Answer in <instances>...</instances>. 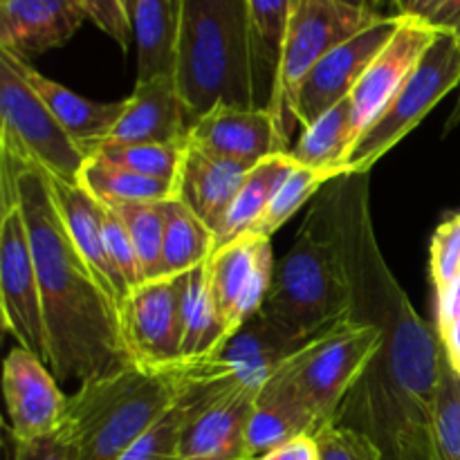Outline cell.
Instances as JSON below:
<instances>
[{"label":"cell","mask_w":460,"mask_h":460,"mask_svg":"<svg viewBox=\"0 0 460 460\" xmlns=\"http://www.w3.org/2000/svg\"><path fill=\"white\" fill-rule=\"evenodd\" d=\"M368 173H346L317 193L313 214L340 250L353 292V322L380 331V346L331 425L367 436L385 460H438L434 400L443 341L391 272L373 227Z\"/></svg>","instance_id":"6da1fadb"},{"label":"cell","mask_w":460,"mask_h":460,"mask_svg":"<svg viewBox=\"0 0 460 460\" xmlns=\"http://www.w3.org/2000/svg\"><path fill=\"white\" fill-rule=\"evenodd\" d=\"M0 171L16 184L30 234L54 377L85 385L133 367L121 335L119 308L72 245L45 171L7 146H0Z\"/></svg>","instance_id":"7a4b0ae2"},{"label":"cell","mask_w":460,"mask_h":460,"mask_svg":"<svg viewBox=\"0 0 460 460\" xmlns=\"http://www.w3.org/2000/svg\"><path fill=\"white\" fill-rule=\"evenodd\" d=\"M261 75L247 0H182L175 88L189 128L218 106L259 108Z\"/></svg>","instance_id":"3957f363"},{"label":"cell","mask_w":460,"mask_h":460,"mask_svg":"<svg viewBox=\"0 0 460 460\" xmlns=\"http://www.w3.org/2000/svg\"><path fill=\"white\" fill-rule=\"evenodd\" d=\"M187 382V364L169 368L128 367L97 377L67 398L63 429L79 460H119L169 411Z\"/></svg>","instance_id":"277c9868"},{"label":"cell","mask_w":460,"mask_h":460,"mask_svg":"<svg viewBox=\"0 0 460 460\" xmlns=\"http://www.w3.org/2000/svg\"><path fill=\"white\" fill-rule=\"evenodd\" d=\"M353 292L331 234L310 211L286 256L274 263L261 317L288 337L317 341L350 322Z\"/></svg>","instance_id":"5b68a950"},{"label":"cell","mask_w":460,"mask_h":460,"mask_svg":"<svg viewBox=\"0 0 460 460\" xmlns=\"http://www.w3.org/2000/svg\"><path fill=\"white\" fill-rule=\"evenodd\" d=\"M187 364V416L178 460H252L247 429L256 391L243 386L216 359Z\"/></svg>","instance_id":"8992f818"},{"label":"cell","mask_w":460,"mask_h":460,"mask_svg":"<svg viewBox=\"0 0 460 460\" xmlns=\"http://www.w3.org/2000/svg\"><path fill=\"white\" fill-rule=\"evenodd\" d=\"M458 85L460 39L452 31H438L389 106L355 139L341 162L340 175L368 173Z\"/></svg>","instance_id":"52a82bcc"},{"label":"cell","mask_w":460,"mask_h":460,"mask_svg":"<svg viewBox=\"0 0 460 460\" xmlns=\"http://www.w3.org/2000/svg\"><path fill=\"white\" fill-rule=\"evenodd\" d=\"M377 346V326L350 319L299 350L270 380L290 391L313 413L322 431L332 422L341 400L362 376Z\"/></svg>","instance_id":"ba28073f"},{"label":"cell","mask_w":460,"mask_h":460,"mask_svg":"<svg viewBox=\"0 0 460 460\" xmlns=\"http://www.w3.org/2000/svg\"><path fill=\"white\" fill-rule=\"evenodd\" d=\"M377 18H382L380 13L359 12L335 0H292L281 61L270 90V102L265 106L272 112L279 130L288 142H290L292 126L296 124V94L310 70L331 49L367 30Z\"/></svg>","instance_id":"9c48e42d"},{"label":"cell","mask_w":460,"mask_h":460,"mask_svg":"<svg viewBox=\"0 0 460 460\" xmlns=\"http://www.w3.org/2000/svg\"><path fill=\"white\" fill-rule=\"evenodd\" d=\"M0 308L3 326L18 346L49 364L48 331L39 274L31 254L25 216L16 198V184L0 171Z\"/></svg>","instance_id":"30bf717a"},{"label":"cell","mask_w":460,"mask_h":460,"mask_svg":"<svg viewBox=\"0 0 460 460\" xmlns=\"http://www.w3.org/2000/svg\"><path fill=\"white\" fill-rule=\"evenodd\" d=\"M0 146L16 151L49 175L79 182L88 153L66 133L43 99L0 54Z\"/></svg>","instance_id":"8fae6325"},{"label":"cell","mask_w":460,"mask_h":460,"mask_svg":"<svg viewBox=\"0 0 460 460\" xmlns=\"http://www.w3.org/2000/svg\"><path fill=\"white\" fill-rule=\"evenodd\" d=\"M187 272L133 288L119 305L121 335L135 367L169 368L182 362V290Z\"/></svg>","instance_id":"7c38bea8"},{"label":"cell","mask_w":460,"mask_h":460,"mask_svg":"<svg viewBox=\"0 0 460 460\" xmlns=\"http://www.w3.org/2000/svg\"><path fill=\"white\" fill-rule=\"evenodd\" d=\"M272 238L245 234L218 247L207 261L214 304L229 335L261 313L272 286Z\"/></svg>","instance_id":"4fadbf2b"},{"label":"cell","mask_w":460,"mask_h":460,"mask_svg":"<svg viewBox=\"0 0 460 460\" xmlns=\"http://www.w3.org/2000/svg\"><path fill=\"white\" fill-rule=\"evenodd\" d=\"M400 22H402V16H395V13L377 18L367 30L331 49L310 70V75L301 84L295 103V119L301 128L317 121L323 112L353 94L358 81L362 79L373 58L394 39Z\"/></svg>","instance_id":"5bb4252c"},{"label":"cell","mask_w":460,"mask_h":460,"mask_svg":"<svg viewBox=\"0 0 460 460\" xmlns=\"http://www.w3.org/2000/svg\"><path fill=\"white\" fill-rule=\"evenodd\" d=\"M54 373L34 353L16 346L4 359L3 389L12 422L13 443L43 438L61 429L67 398L61 394Z\"/></svg>","instance_id":"9a60e30c"},{"label":"cell","mask_w":460,"mask_h":460,"mask_svg":"<svg viewBox=\"0 0 460 460\" xmlns=\"http://www.w3.org/2000/svg\"><path fill=\"white\" fill-rule=\"evenodd\" d=\"M184 144L250 166L292 148L268 108L232 106H218L202 115L189 128Z\"/></svg>","instance_id":"2e32d148"},{"label":"cell","mask_w":460,"mask_h":460,"mask_svg":"<svg viewBox=\"0 0 460 460\" xmlns=\"http://www.w3.org/2000/svg\"><path fill=\"white\" fill-rule=\"evenodd\" d=\"M438 31L416 18H404L394 39L385 45L380 54L362 75L350 94L353 103V144L373 121L380 117L395 97L413 67L422 58L425 49L434 43Z\"/></svg>","instance_id":"e0dca14e"},{"label":"cell","mask_w":460,"mask_h":460,"mask_svg":"<svg viewBox=\"0 0 460 460\" xmlns=\"http://www.w3.org/2000/svg\"><path fill=\"white\" fill-rule=\"evenodd\" d=\"M48 175L52 202L57 207L58 216H61V223L66 227L67 236H70L72 245L76 247L81 259L93 270L99 286L106 290V295L119 308L126 296L130 295V288L126 286L124 277L119 274L117 265L112 263L111 254L106 250L102 202L81 182H67V180L57 178V175Z\"/></svg>","instance_id":"ac0fdd59"},{"label":"cell","mask_w":460,"mask_h":460,"mask_svg":"<svg viewBox=\"0 0 460 460\" xmlns=\"http://www.w3.org/2000/svg\"><path fill=\"white\" fill-rule=\"evenodd\" d=\"M85 18L81 0H0V49L30 61L66 45Z\"/></svg>","instance_id":"d6986e66"},{"label":"cell","mask_w":460,"mask_h":460,"mask_svg":"<svg viewBox=\"0 0 460 460\" xmlns=\"http://www.w3.org/2000/svg\"><path fill=\"white\" fill-rule=\"evenodd\" d=\"M187 133V112L175 88V79L160 76V79L135 84L133 94L124 99V111L119 119L99 146L103 144H184Z\"/></svg>","instance_id":"ffe728a7"},{"label":"cell","mask_w":460,"mask_h":460,"mask_svg":"<svg viewBox=\"0 0 460 460\" xmlns=\"http://www.w3.org/2000/svg\"><path fill=\"white\" fill-rule=\"evenodd\" d=\"M252 169L254 166L225 160L184 144L182 162L175 178V200L182 202L216 234Z\"/></svg>","instance_id":"44dd1931"},{"label":"cell","mask_w":460,"mask_h":460,"mask_svg":"<svg viewBox=\"0 0 460 460\" xmlns=\"http://www.w3.org/2000/svg\"><path fill=\"white\" fill-rule=\"evenodd\" d=\"M0 54H3L4 58H9V63L21 72V76L30 84V88L43 99V103L49 108V112L57 117L58 124L66 128V133L70 135L88 155H93L94 148L108 137L112 126L119 119L121 111H124V102L102 103L93 102V99H85L81 97V94L72 93L66 85L57 84V81L40 75L39 70H34V67L30 66V61H22V58L4 52V49H0Z\"/></svg>","instance_id":"7402d4cb"},{"label":"cell","mask_w":460,"mask_h":460,"mask_svg":"<svg viewBox=\"0 0 460 460\" xmlns=\"http://www.w3.org/2000/svg\"><path fill=\"white\" fill-rule=\"evenodd\" d=\"M313 341L295 340L277 331L261 314H254L227 340L211 359L223 364L243 386L259 394L261 386L299 350ZM209 359V358H207Z\"/></svg>","instance_id":"603a6c76"},{"label":"cell","mask_w":460,"mask_h":460,"mask_svg":"<svg viewBox=\"0 0 460 460\" xmlns=\"http://www.w3.org/2000/svg\"><path fill=\"white\" fill-rule=\"evenodd\" d=\"M182 0H133V39L137 45V84L175 79Z\"/></svg>","instance_id":"cb8c5ba5"},{"label":"cell","mask_w":460,"mask_h":460,"mask_svg":"<svg viewBox=\"0 0 460 460\" xmlns=\"http://www.w3.org/2000/svg\"><path fill=\"white\" fill-rule=\"evenodd\" d=\"M319 425L313 413L283 386L268 380L256 394L254 411L247 429L250 458H261L283 447L299 436H317Z\"/></svg>","instance_id":"d4e9b609"},{"label":"cell","mask_w":460,"mask_h":460,"mask_svg":"<svg viewBox=\"0 0 460 460\" xmlns=\"http://www.w3.org/2000/svg\"><path fill=\"white\" fill-rule=\"evenodd\" d=\"M296 166L299 164L292 160L290 153H279V155L259 162L247 173L245 182L241 184L236 198L229 205L227 214H225L223 225L216 232V250L236 241L238 236L250 234V229L259 223L263 211L268 209L274 193L295 173Z\"/></svg>","instance_id":"484cf974"},{"label":"cell","mask_w":460,"mask_h":460,"mask_svg":"<svg viewBox=\"0 0 460 460\" xmlns=\"http://www.w3.org/2000/svg\"><path fill=\"white\" fill-rule=\"evenodd\" d=\"M182 323V362L214 358L232 337L211 296L207 263L198 265L184 277Z\"/></svg>","instance_id":"4316f807"},{"label":"cell","mask_w":460,"mask_h":460,"mask_svg":"<svg viewBox=\"0 0 460 460\" xmlns=\"http://www.w3.org/2000/svg\"><path fill=\"white\" fill-rule=\"evenodd\" d=\"M350 146H353V103L349 97L301 130V137L290 148V157L304 169L319 171L335 180L340 178V166Z\"/></svg>","instance_id":"83f0119b"},{"label":"cell","mask_w":460,"mask_h":460,"mask_svg":"<svg viewBox=\"0 0 460 460\" xmlns=\"http://www.w3.org/2000/svg\"><path fill=\"white\" fill-rule=\"evenodd\" d=\"M79 182L103 205H133V202H164L175 198V184L146 178L135 171L112 164L102 155H90Z\"/></svg>","instance_id":"f1b7e54d"},{"label":"cell","mask_w":460,"mask_h":460,"mask_svg":"<svg viewBox=\"0 0 460 460\" xmlns=\"http://www.w3.org/2000/svg\"><path fill=\"white\" fill-rule=\"evenodd\" d=\"M216 252V234L180 200H166L164 243H162V270L164 277L191 272L207 263Z\"/></svg>","instance_id":"f546056e"},{"label":"cell","mask_w":460,"mask_h":460,"mask_svg":"<svg viewBox=\"0 0 460 460\" xmlns=\"http://www.w3.org/2000/svg\"><path fill=\"white\" fill-rule=\"evenodd\" d=\"M124 223L139 268H142L144 283L164 277L162 270V243H164L166 225V200L164 202H133V205H108Z\"/></svg>","instance_id":"4dcf8cb0"},{"label":"cell","mask_w":460,"mask_h":460,"mask_svg":"<svg viewBox=\"0 0 460 460\" xmlns=\"http://www.w3.org/2000/svg\"><path fill=\"white\" fill-rule=\"evenodd\" d=\"M331 182L326 173H319V171L304 169V166H296L295 173L286 180V182L279 187V191L274 193V198L270 200L268 209L263 211V216L259 218V223L250 229V234L263 238H272L274 232L283 227L301 207L308 200L317 198V193L322 191L326 184Z\"/></svg>","instance_id":"1f68e13d"},{"label":"cell","mask_w":460,"mask_h":460,"mask_svg":"<svg viewBox=\"0 0 460 460\" xmlns=\"http://www.w3.org/2000/svg\"><path fill=\"white\" fill-rule=\"evenodd\" d=\"M182 151L184 144H103L94 153L139 175L175 184Z\"/></svg>","instance_id":"d6a6232c"},{"label":"cell","mask_w":460,"mask_h":460,"mask_svg":"<svg viewBox=\"0 0 460 460\" xmlns=\"http://www.w3.org/2000/svg\"><path fill=\"white\" fill-rule=\"evenodd\" d=\"M434 443L438 460H460V376L445 349L434 400Z\"/></svg>","instance_id":"836d02e7"},{"label":"cell","mask_w":460,"mask_h":460,"mask_svg":"<svg viewBox=\"0 0 460 460\" xmlns=\"http://www.w3.org/2000/svg\"><path fill=\"white\" fill-rule=\"evenodd\" d=\"M247 4H250L261 70L274 81L279 61H281L283 40L288 34L292 0H247Z\"/></svg>","instance_id":"e575fe53"},{"label":"cell","mask_w":460,"mask_h":460,"mask_svg":"<svg viewBox=\"0 0 460 460\" xmlns=\"http://www.w3.org/2000/svg\"><path fill=\"white\" fill-rule=\"evenodd\" d=\"M184 416H187V395H184L182 389L173 407L119 460H178L180 431H182Z\"/></svg>","instance_id":"d590c367"},{"label":"cell","mask_w":460,"mask_h":460,"mask_svg":"<svg viewBox=\"0 0 460 460\" xmlns=\"http://www.w3.org/2000/svg\"><path fill=\"white\" fill-rule=\"evenodd\" d=\"M429 274L436 292L449 286L460 274V214L449 216L436 229L429 247Z\"/></svg>","instance_id":"8d00e7d4"},{"label":"cell","mask_w":460,"mask_h":460,"mask_svg":"<svg viewBox=\"0 0 460 460\" xmlns=\"http://www.w3.org/2000/svg\"><path fill=\"white\" fill-rule=\"evenodd\" d=\"M102 216H103V241H106L108 254H111L112 263L117 265L121 277H124L126 286L133 290V288L142 286L144 283L142 268H139L133 241H130L128 232H126L119 216H117L111 207L103 205V202H102Z\"/></svg>","instance_id":"74e56055"},{"label":"cell","mask_w":460,"mask_h":460,"mask_svg":"<svg viewBox=\"0 0 460 460\" xmlns=\"http://www.w3.org/2000/svg\"><path fill=\"white\" fill-rule=\"evenodd\" d=\"M322 460H385L380 449L358 431L340 425H326L317 436Z\"/></svg>","instance_id":"f35d334b"},{"label":"cell","mask_w":460,"mask_h":460,"mask_svg":"<svg viewBox=\"0 0 460 460\" xmlns=\"http://www.w3.org/2000/svg\"><path fill=\"white\" fill-rule=\"evenodd\" d=\"M85 16L111 36L121 49L130 48L133 40V0H81Z\"/></svg>","instance_id":"ab89813d"},{"label":"cell","mask_w":460,"mask_h":460,"mask_svg":"<svg viewBox=\"0 0 460 460\" xmlns=\"http://www.w3.org/2000/svg\"><path fill=\"white\" fill-rule=\"evenodd\" d=\"M395 16L416 18L436 31H452L460 39V0H394Z\"/></svg>","instance_id":"60d3db41"},{"label":"cell","mask_w":460,"mask_h":460,"mask_svg":"<svg viewBox=\"0 0 460 460\" xmlns=\"http://www.w3.org/2000/svg\"><path fill=\"white\" fill-rule=\"evenodd\" d=\"M13 460H79V447L61 425V429L43 438L13 443Z\"/></svg>","instance_id":"b9f144b4"},{"label":"cell","mask_w":460,"mask_h":460,"mask_svg":"<svg viewBox=\"0 0 460 460\" xmlns=\"http://www.w3.org/2000/svg\"><path fill=\"white\" fill-rule=\"evenodd\" d=\"M460 317V274L449 286L436 292V328L443 331Z\"/></svg>","instance_id":"7bdbcfd3"},{"label":"cell","mask_w":460,"mask_h":460,"mask_svg":"<svg viewBox=\"0 0 460 460\" xmlns=\"http://www.w3.org/2000/svg\"><path fill=\"white\" fill-rule=\"evenodd\" d=\"M272 454L277 460H322L314 436H299V438L290 440L283 447L274 449Z\"/></svg>","instance_id":"ee69618b"},{"label":"cell","mask_w":460,"mask_h":460,"mask_svg":"<svg viewBox=\"0 0 460 460\" xmlns=\"http://www.w3.org/2000/svg\"><path fill=\"white\" fill-rule=\"evenodd\" d=\"M438 331V328H436ZM440 341H443V349L447 353L449 364L454 367V371L460 376V317L454 323H449L447 328L438 331Z\"/></svg>","instance_id":"f6af8a7d"},{"label":"cell","mask_w":460,"mask_h":460,"mask_svg":"<svg viewBox=\"0 0 460 460\" xmlns=\"http://www.w3.org/2000/svg\"><path fill=\"white\" fill-rule=\"evenodd\" d=\"M335 3L346 4V7L359 9V12L380 13V12H377V4H380V0H335ZM380 16H385V13H380Z\"/></svg>","instance_id":"bcb514c9"},{"label":"cell","mask_w":460,"mask_h":460,"mask_svg":"<svg viewBox=\"0 0 460 460\" xmlns=\"http://www.w3.org/2000/svg\"><path fill=\"white\" fill-rule=\"evenodd\" d=\"M460 121V99H458V106H456V111H454V115H452V119H449V124H447V128H454V126H456Z\"/></svg>","instance_id":"7dc6e473"}]
</instances>
